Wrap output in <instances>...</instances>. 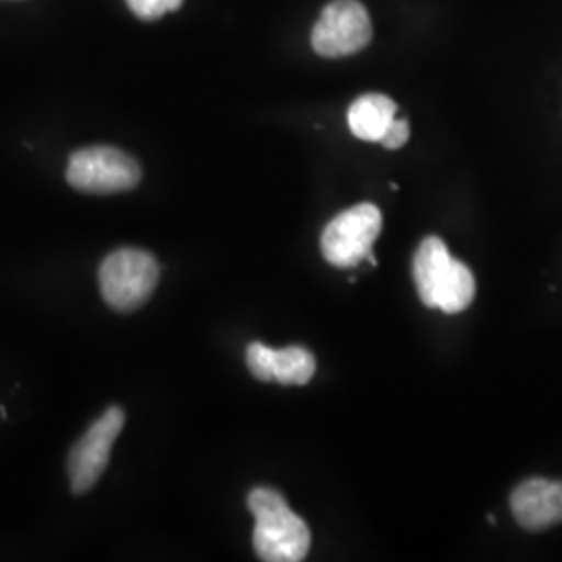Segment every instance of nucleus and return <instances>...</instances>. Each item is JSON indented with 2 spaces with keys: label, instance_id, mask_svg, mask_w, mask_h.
Returning <instances> with one entry per match:
<instances>
[{
  "label": "nucleus",
  "instance_id": "nucleus-12",
  "mask_svg": "<svg viewBox=\"0 0 562 562\" xmlns=\"http://www.w3.org/2000/svg\"><path fill=\"white\" fill-rule=\"evenodd\" d=\"M271 357H273V348L265 346L262 341H252L246 348V364H248L252 378H257L259 382H273L271 380Z\"/></svg>",
  "mask_w": 562,
  "mask_h": 562
},
{
  "label": "nucleus",
  "instance_id": "nucleus-7",
  "mask_svg": "<svg viewBox=\"0 0 562 562\" xmlns=\"http://www.w3.org/2000/svg\"><path fill=\"white\" fill-rule=\"evenodd\" d=\"M123 408L113 404L90 425V429L71 448L67 459V471L74 494H86L99 483L102 473L106 471V464L111 461V450L123 429Z\"/></svg>",
  "mask_w": 562,
  "mask_h": 562
},
{
  "label": "nucleus",
  "instance_id": "nucleus-8",
  "mask_svg": "<svg viewBox=\"0 0 562 562\" xmlns=\"http://www.w3.org/2000/svg\"><path fill=\"white\" fill-rule=\"evenodd\" d=\"M515 521L527 531H546L562 522V482L531 477L510 496Z\"/></svg>",
  "mask_w": 562,
  "mask_h": 562
},
{
  "label": "nucleus",
  "instance_id": "nucleus-11",
  "mask_svg": "<svg viewBox=\"0 0 562 562\" xmlns=\"http://www.w3.org/2000/svg\"><path fill=\"white\" fill-rule=\"evenodd\" d=\"M130 11L142 21H157L178 11L183 0H125Z\"/></svg>",
  "mask_w": 562,
  "mask_h": 562
},
{
  "label": "nucleus",
  "instance_id": "nucleus-4",
  "mask_svg": "<svg viewBox=\"0 0 562 562\" xmlns=\"http://www.w3.org/2000/svg\"><path fill=\"white\" fill-rule=\"evenodd\" d=\"M382 211L371 202H361L341 211L323 229L322 252L325 261L340 269H352L364 259L378 265L371 257V248L382 232Z\"/></svg>",
  "mask_w": 562,
  "mask_h": 562
},
{
  "label": "nucleus",
  "instance_id": "nucleus-6",
  "mask_svg": "<svg viewBox=\"0 0 562 562\" xmlns=\"http://www.w3.org/2000/svg\"><path fill=\"white\" fill-rule=\"evenodd\" d=\"M373 38V23L361 0H331L313 27L311 44L323 59H344L361 53Z\"/></svg>",
  "mask_w": 562,
  "mask_h": 562
},
{
  "label": "nucleus",
  "instance_id": "nucleus-1",
  "mask_svg": "<svg viewBox=\"0 0 562 562\" xmlns=\"http://www.w3.org/2000/svg\"><path fill=\"white\" fill-rule=\"evenodd\" d=\"M413 280L425 306L457 315L475 299V278L464 262L452 259L438 236L422 241L413 259Z\"/></svg>",
  "mask_w": 562,
  "mask_h": 562
},
{
  "label": "nucleus",
  "instance_id": "nucleus-3",
  "mask_svg": "<svg viewBox=\"0 0 562 562\" xmlns=\"http://www.w3.org/2000/svg\"><path fill=\"white\" fill-rule=\"evenodd\" d=\"M161 278L157 259L138 248H120L101 265L99 281L104 302L120 313H132L148 301Z\"/></svg>",
  "mask_w": 562,
  "mask_h": 562
},
{
  "label": "nucleus",
  "instance_id": "nucleus-5",
  "mask_svg": "<svg viewBox=\"0 0 562 562\" xmlns=\"http://www.w3.org/2000/svg\"><path fill=\"white\" fill-rule=\"evenodd\" d=\"M142 180L138 161L113 146L76 150L67 162V181L83 194H117L134 190Z\"/></svg>",
  "mask_w": 562,
  "mask_h": 562
},
{
  "label": "nucleus",
  "instance_id": "nucleus-2",
  "mask_svg": "<svg viewBox=\"0 0 562 562\" xmlns=\"http://www.w3.org/2000/svg\"><path fill=\"white\" fill-rule=\"evenodd\" d=\"M248 510L255 517L252 543L265 562H301L311 548L306 522L285 503L278 490L255 487L248 494Z\"/></svg>",
  "mask_w": 562,
  "mask_h": 562
},
{
  "label": "nucleus",
  "instance_id": "nucleus-10",
  "mask_svg": "<svg viewBox=\"0 0 562 562\" xmlns=\"http://www.w3.org/2000/svg\"><path fill=\"white\" fill-rule=\"evenodd\" d=\"M317 371L315 357L302 346H288L273 350L271 380L283 385H306Z\"/></svg>",
  "mask_w": 562,
  "mask_h": 562
},
{
  "label": "nucleus",
  "instance_id": "nucleus-9",
  "mask_svg": "<svg viewBox=\"0 0 562 562\" xmlns=\"http://www.w3.org/2000/svg\"><path fill=\"white\" fill-rule=\"evenodd\" d=\"M398 106L385 94H362L348 109L350 132L364 142H382L385 130L396 120Z\"/></svg>",
  "mask_w": 562,
  "mask_h": 562
},
{
  "label": "nucleus",
  "instance_id": "nucleus-13",
  "mask_svg": "<svg viewBox=\"0 0 562 562\" xmlns=\"http://www.w3.org/2000/svg\"><path fill=\"white\" fill-rule=\"evenodd\" d=\"M411 138V125H408V121L401 120V117H396V120L390 123V127L385 130V134H383L382 144L383 148H387V150H398L402 148L406 142Z\"/></svg>",
  "mask_w": 562,
  "mask_h": 562
}]
</instances>
